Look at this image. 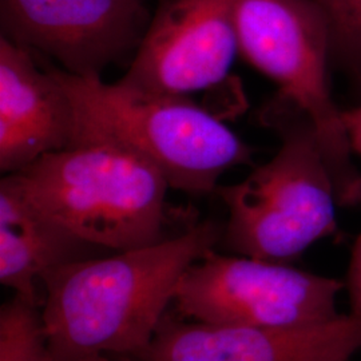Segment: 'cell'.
<instances>
[{"instance_id": "obj_9", "label": "cell", "mask_w": 361, "mask_h": 361, "mask_svg": "<svg viewBox=\"0 0 361 361\" xmlns=\"http://www.w3.org/2000/svg\"><path fill=\"white\" fill-rule=\"evenodd\" d=\"M361 350V313L296 326H232L165 314L140 361H350Z\"/></svg>"}, {"instance_id": "obj_11", "label": "cell", "mask_w": 361, "mask_h": 361, "mask_svg": "<svg viewBox=\"0 0 361 361\" xmlns=\"http://www.w3.org/2000/svg\"><path fill=\"white\" fill-rule=\"evenodd\" d=\"M91 245L52 219L18 173L0 180V283L38 304L37 283L66 264L92 258Z\"/></svg>"}, {"instance_id": "obj_10", "label": "cell", "mask_w": 361, "mask_h": 361, "mask_svg": "<svg viewBox=\"0 0 361 361\" xmlns=\"http://www.w3.org/2000/svg\"><path fill=\"white\" fill-rule=\"evenodd\" d=\"M73 102L44 61L0 38V170L22 171L39 158L73 146Z\"/></svg>"}, {"instance_id": "obj_8", "label": "cell", "mask_w": 361, "mask_h": 361, "mask_svg": "<svg viewBox=\"0 0 361 361\" xmlns=\"http://www.w3.org/2000/svg\"><path fill=\"white\" fill-rule=\"evenodd\" d=\"M240 0H158L142 44L119 80L189 95L228 77L235 56Z\"/></svg>"}, {"instance_id": "obj_5", "label": "cell", "mask_w": 361, "mask_h": 361, "mask_svg": "<svg viewBox=\"0 0 361 361\" xmlns=\"http://www.w3.org/2000/svg\"><path fill=\"white\" fill-rule=\"evenodd\" d=\"M237 49L246 62L271 78L280 95L310 116L335 185L338 205L361 202V173L332 98L329 32L312 0H240Z\"/></svg>"}, {"instance_id": "obj_13", "label": "cell", "mask_w": 361, "mask_h": 361, "mask_svg": "<svg viewBox=\"0 0 361 361\" xmlns=\"http://www.w3.org/2000/svg\"><path fill=\"white\" fill-rule=\"evenodd\" d=\"M323 13L331 59L361 92V0H312Z\"/></svg>"}, {"instance_id": "obj_6", "label": "cell", "mask_w": 361, "mask_h": 361, "mask_svg": "<svg viewBox=\"0 0 361 361\" xmlns=\"http://www.w3.org/2000/svg\"><path fill=\"white\" fill-rule=\"evenodd\" d=\"M344 284L284 262L222 256L214 249L185 271L173 305L182 319L232 326H296L338 316Z\"/></svg>"}, {"instance_id": "obj_3", "label": "cell", "mask_w": 361, "mask_h": 361, "mask_svg": "<svg viewBox=\"0 0 361 361\" xmlns=\"http://www.w3.org/2000/svg\"><path fill=\"white\" fill-rule=\"evenodd\" d=\"M261 119L281 147L245 180L216 188L229 212L222 238L237 255L286 264L335 233L338 201L310 116L277 94Z\"/></svg>"}, {"instance_id": "obj_15", "label": "cell", "mask_w": 361, "mask_h": 361, "mask_svg": "<svg viewBox=\"0 0 361 361\" xmlns=\"http://www.w3.org/2000/svg\"><path fill=\"white\" fill-rule=\"evenodd\" d=\"M343 122L348 134L352 150L361 155V106L343 111Z\"/></svg>"}, {"instance_id": "obj_2", "label": "cell", "mask_w": 361, "mask_h": 361, "mask_svg": "<svg viewBox=\"0 0 361 361\" xmlns=\"http://www.w3.org/2000/svg\"><path fill=\"white\" fill-rule=\"evenodd\" d=\"M44 62L74 106L73 146L125 147L158 169L171 189L190 194L212 193L226 170L253 165V150L188 95L104 83Z\"/></svg>"}, {"instance_id": "obj_16", "label": "cell", "mask_w": 361, "mask_h": 361, "mask_svg": "<svg viewBox=\"0 0 361 361\" xmlns=\"http://www.w3.org/2000/svg\"><path fill=\"white\" fill-rule=\"evenodd\" d=\"M78 361H111L106 355L104 353H98V355H90V356H86L83 359Z\"/></svg>"}, {"instance_id": "obj_1", "label": "cell", "mask_w": 361, "mask_h": 361, "mask_svg": "<svg viewBox=\"0 0 361 361\" xmlns=\"http://www.w3.org/2000/svg\"><path fill=\"white\" fill-rule=\"evenodd\" d=\"M222 234L224 226L214 221L195 222L154 245L70 262L44 276L42 313L55 361L141 353L185 271Z\"/></svg>"}, {"instance_id": "obj_12", "label": "cell", "mask_w": 361, "mask_h": 361, "mask_svg": "<svg viewBox=\"0 0 361 361\" xmlns=\"http://www.w3.org/2000/svg\"><path fill=\"white\" fill-rule=\"evenodd\" d=\"M0 361H55L39 304L20 295L0 310Z\"/></svg>"}, {"instance_id": "obj_7", "label": "cell", "mask_w": 361, "mask_h": 361, "mask_svg": "<svg viewBox=\"0 0 361 361\" xmlns=\"http://www.w3.org/2000/svg\"><path fill=\"white\" fill-rule=\"evenodd\" d=\"M153 0H0L1 35L78 77L134 59Z\"/></svg>"}, {"instance_id": "obj_4", "label": "cell", "mask_w": 361, "mask_h": 361, "mask_svg": "<svg viewBox=\"0 0 361 361\" xmlns=\"http://www.w3.org/2000/svg\"><path fill=\"white\" fill-rule=\"evenodd\" d=\"M18 174L39 207L91 245L123 252L180 234L170 232L168 180L125 147L82 143L44 155Z\"/></svg>"}, {"instance_id": "obj_14", "label": "cell", "mask_w": 361, "mask_h": 361, "mask_svg": "<svg viewBox=\"0 0 361 361\" xmlns=\"http://www.w3.org/2000/svg\"><path fill=\"white\" fill-rule=\"evenodd\" d=\"M344 288L347 289L350 312L361 313V233L350 252Z\"/></svg>"}]
</instances>
